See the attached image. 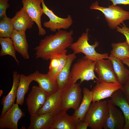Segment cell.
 I'll return each mask as SVG.
<instances>
[{
    "label": "cell",
    "mask_w": 129,
    "mask_h": 129,
    "mask_svg": "<svg viewBox=\"0 0 129 129\" xmlns=\"http://www.w3.org/2000/svg\"><path fill=\"white\" fill-rule=\"evenodd\" d=\"M73 30L68 32L58 31L54 34H50L40 40L39 44L33 49L37 59L47 61L51 58L67 55V50L73 43Z\"/></svg>",
    "instance_id": "obj_1"
},
{
    "label": "cell",
    "mask_w": 129,
    "mask_h": 129,
    "mask_svg": "<svg viewBox=\"0 0 129 129\" xmlns=\"http://www.w3.org/2000/svg\"><path fill=\"white\" fill-rule=\"evenodd\" d=\"M91 10H98L104 15L109 28L116 29L118 25L123 23L124 21L129 20V11L124 10L117 5H112L108 7L101 6L96 1L93 3L90 7Z\"/></svg>",
    "instance_id": "obj_2"
},
{
    "label": "cell",
    "mask_w": 129,
    "mask_h": 129,
    "mask_svg": "<svg viewBox=\"0 0 129 129\" xmlns=\"http://www.w3.org/2000/svg\"><path fill=\"white\" fill-rule=\"evenodd\" d=\"M108 102L101 100L91 104L84 121L92 129H102L108 112Z\"/></svg>",
    "instance_id": "obj_3"
},
{
    "label": "cell",
    "mask_w": 129,
    "mask_h": 129,
    "mask_svg": "<svg viewBox=\"0 0 129 129\" xmlns=\"http://www.w3.org/2000/svg\"><path fill=\"white\" fill-rule=\"evenodd\" d=\"M95 64V61L85 56L79 59L71 70L72 84L76 83L79 79L81 84L91 80L95 82V79H98L94 73Z\"/></svg>",
    "instance_id": "obj_4"
},
{
    "label": "cell",
    "mask_w": 129,
    "mask_h": 129,
    "mask_svg": "<svg viewBox=\"0 0 129 129\" xmlns=\"http://www.w3.org/2000/svg\"><path fill=\"white\" fill-rule=\"evenodd\" d=\"M89 31L87 29L86 32H83L77 40L72 43L69 48L74 54L82 53L88 58L95 61L100 59H108L109 56L108 53L101 54L97 53L95 50V48L99 44L98 42L96 41L92 45L89 43Z\"/></svg>",
    "instance_id": "obj_5"
},
{
    "label": "cell",
    "mask_w": 129,
    "mask_h": 129,
    "mask_svg": "<svg viewBox=\"0 0 129 129\" xmlns=\"http://www.w3.org/2000/svg\"><path fill=\"white\" fill-rule=\"evenodd\" d=\"M81 83L72 84L63 91L61 95L62 110L70 109L75 111L79 107L82 98Z\"/></svg>",
    "instance_id": "obj_6"
},
{
    "label": "cell",
    "mask_w": 129,
    "mask_h": 129,
    "mask_svg": "<svg viewBox=\"0 0 129 129\" xmlns=\"http://www.w3.org/2000/svg\"><path fill=\"white\" fill-rule=\"evenodd\" d=\"M41 4L43 13L49 19L48 21L44 22L43 25L45 27L49 28L52 32H55L57 30L68 29L71 26L73 21L70 15H69L65 18L60 17L48 7L45 4L44 0H41Z\"/></svg>",
    "instance_id": "obj_7"
},
{
    "label": "cell",
    "mask_w": 129,
    "mask_h": 129,
    "mask_svg": "<svg viewBox=\"0 0 129 129\" xmlns=\"http://www.w3.org/2000/svg\"><path fill=\"white\" fill-rule=\"evenodd\" d=\"M48 96L39 86H32L26 100L27 110L30 116L37 114L44 105Z\"/></svg>",
    "instance_id": "obj_8"
},
{
    "label": "cell",
    "mask_w": 129,
    "mask_h": 129,
    "mask_svg": "<svg viewBox=\"0 0 129 129\" xmlns=\"http://www.w3.org/2000/svg\"><path fill=\"white\" fill-rule=\"evenodd\" d=\"M22 8L27 12L32 21L36 24L40 36L45 35V30L42 27L41 17L43 14L41 7V0H22Z\"/></svg>",
    "instance_id": "obj_9"
},
{
    "label": "cell",
    "mask_w": 129,
    "mask_h": 129,
    "mask_svg": "<svg viewBox=\"0 0 129 129\" xmlns=\"http://www.w3.org/2000/svg\"><path fill=\"white\" fill-rule=\"evenodd\" d=\"M96 61L94 71L98 75L95 82H105L109 83L118 82L110 60L104 59Z\"/></svg>",
    "instance_id": "obj_10"
},
{
    "label": "cell",
    "mask_w": 129,
    "mask_h": 129,
    "mask_svg": "<svg viewBox=\"0 0 129 129\" xmlns=\"http://www.w3.org/2000/svg\"><path fill=\"white\" fill-rule=\"evenodd\" d=\"M18 104L14 103L0 118V129H18V123L25 116L24 113L19 108Z\"/></svg>",
    "instance_id": "obj_11"
},
{
    "label": "cell",
    "mask_w": 129,
    "mask_h": 129,
    "mask_svg": "<svg viewBox=\"0 0 129 129\" xmlns=\"http://www.w3.org/2000/svg\"><path fill=\"white\" fill-rule=\"evenodd\" d=\"M108 102V112L103 128L124 129L125 119L123 113L116 106Z\"/></svg>",
    "instance_id": "obj_12"
},
{
    "label": "cell",
    "mask_w": 129,
    "mask_h": 129,
    "mask_svg": "<svg viewBox=\"0 0 129 129\" xmlns=\"http://www.w3.org/2000/svg\"><path fill=\"white\" fill-rule=\"evenodd\" d=\"M96 83V85L91 90L92 102L111 97L115 91L120 89L123 86L118 82H102Z\"/></svg>",
    "instance_id": "obj_13"
},
{
    "label": "cell",
    "mask_w": 129,
    "mask_h": 129,
    "mask_svg": "<svg viewBox=\"0 0 129 129\" xmlns=\"http://www.w3.org/2000/svg\"><path fill=\"white\" fill-rule=\"evenodd\" d=\"M63 91L58 90L48 96L44 105L36 114L48 113L53 117L58 115L62 111L61 95Z\"/></svg>",
    "instance_id": "obj_14"
},
{
    "label": "cell",
    "mask_w": 129,
    "mask_h": 129,
    "mask_svg": "<svg viewBox=\"0 0 129 129\" xmlns=\"http://www.w3.org/2000/svg\"><path fill=\"white\" fill-rule=\"evenodd\" d=\"M76 58L75 54L73 53L67 55L64 66L56 77L58 90L63 91L72 84L70 68Z\"/></svg>",
    "instance_id": "obj_15"
},
{
    "label": "cell",
    "mask_w": 129,
    "mask_h": 129,
    "mask_svg": "<svg viewBox=\"0 0 129 129\" xmlns=\"http://www.w3.org/2000/svg\"><path fill=\"white\" fill-rule=\"evenodd\" d=\"M32 81L36 82L39 86L42 89L48 96L58 91L56 78L47 73L44 74L36 71L31 74Z\"/></svg>",
    "instance_id": "obj_16"
},
{
    "label": "cell",
    "mask_w": 129,
    "mask_h": 129,
    "mask_svg": "<svg viewBox=\"0 0 129 129\" xmlns=\"http://www.w3.org/2000/svg\"><path fill=\"white\" fill-rule=\"evenodd\" d=\"M66 112L62 110L53 117L51 129H76L79 119L73 115H69Z\"/></svg>",
    "instance_id": "obj_17"
},
{
    "label": "cell",
    "mask_w": 129,
    "mask_h": 129,
    "mask_svg": "<svg viewBox=\"0 0 129 129\" xmlns=\"http://www.w3.org/2000/svg\"><path fill=\"white\" fill-rule=\"evenodd\" d=\"M15 49L25 59L29 58L28 46L26 35V31H18L14 29L11 38Z\"/></svg>",
    "instance_id": "obj_18"
},
{
    "label": "cell",
    "mask_w": 129,
    "mask_h": 129,
    "mask_svg": "<svg viewBox=\"0 0 129 129\" xmlns=\"http://www.w3.org/2000/svg\"><path fill=\"white\" fill-rule=\"evenodd\" d=\"M107 102L120 108L125 119L124 129H129V104L120 89L115 91Z\"/></svg>",
    "instance_id": "obj_19"
},
{
    "label": "cell",
    "mask_w": 129,
    "mask_h": 129,
    "mask_svg": "<svg viewBox=\"0 0 129 129\" xmlns=\"http://www.w3.org/2000/svg\"><path fill=\"white\" fill-rule=\"evenodd\" d=\"M11 19L14 30L18 31H26L27 29L32 28L34 23L22 7Z\"/></svg>",
    "instance_id": "obj_20"
},
{
    "label": "cell",
    "mask_w": 129,
    "mask_h": 129,
    "mask_svg": "<svg viewBox=\"0 0 129 129\" xmlns=\"http://www.w3.org/2000/svg\"><path fill=\"white\" fill-rule=\"evenodd\" d=\"M12 76L13 83L11 89L8 94L3 97L1 102L3 108L0 118L2 117L6 111L14 103L16 97L20 74H18L16 71H14Z\"/></svg>",
    "instance_id": "obj_21"
},
{
    "label": "cell",
    "mask_w": 129,
    "mask_h": 129,
    "mask_svg": "<svg viewBox=\"0 0 129 129\" xmlns=\"http://www.w3.org/2000/svg\"><path fill=\"white\" fill-rule=\"evenodd\" d=\"M30 123L28 129H51L53 116L48 113L30 116Z\"/></svg>",
    "instance_id": "obj_22"
},
{
    "label": "cell",
    "mask_w": 129,
    "mask_h": 129,
    "mask_svg": "<svg viewBox=\"0 0 129 129\" xmlns=\"http://www.w3.org/2000/svg\"><path fill=\"white\" fill-rule=\"evenodd\" d=\"M82 92L83 96L81 103L79 107L75 111L73 114V116L81 121H84L86 114L92 102L93 98L92 91L87 88H83Z\"/></svg>",
    "instance_id": "obj_23"
},
{
    "label": "cell",
    "mask_w": 129,
    "mask_h": 129,
    "mask_svg": "<svg viewBox=\"0 0 129 129\" xmlns=\"http://www.w3.org/2000/svg\"><path fill=\"white\" fill-rule=\"evenodd\" d=\"M118 82L123 85L129 80V70L125 67L122 60L110 54L109 56Z\"/></svg>",
    "instance_id": "obj_24"
},
{
    "label": "cell",
    "mask_w": 129,
    "mask_h": 129,
    "mask_svg": "<svg viewBox=\"0 0 129 129\" xmlns=\"http://www.w3.org/2000/svg\"><path fill=\"white\" fill-rule=\"evenodd\" d=\"M32 81L31 74L28 76L20 74L16 97V103L21 105L23 104L25 95L28 91L29 85Z\"/></svg>",
    "instance_id": "obj_25"
},
{
    "label": "cell",
    "mask_w": 129,
    "mask_h": 129,
    "mask_svg": "<svg viewBox=\"0 0 129 129\" xmlns=\"http://www.w3.org/2000/svg\"><path fill=\"white\" fill-rule=\"evenodd\" d=\"M0 44L1 46L0 56H2L6 55L11 56L18 64L19 61L16 58V51L11 38L0 37Z\"/></svg>",
    "instance_id": "obj_26"
},
{
    "label": "cell",
    "mask_w": 129,
    "mask_h": 129,
    "mask_svg": "<svg viewBox=\"0 0 129 129\" xmlns=\"http://www.w3.org/2000/svg\"><path fill=\"white\" fill-rule=\"evenodd\" d=\"M111 54L121 60L129 58V46L125 41L124 42L113 43Z\"/></svg>",
    "instance_id": "obj_27"
},
{
    "label": "cell",
    "mask_w": 129,
    "mask_h": 129,
    "mask_svg": "<svg viewBox=\"0 0 129 129\" xmlns=\"http://www.w3.org/2000/svg\"><path fill=\"white\" fill-rule=\"evenodd\" d=\"M67 55L59 57L53 58L50 60V64L48 73L56 78L57 74L64 66L67 60Z\"/></svg>",
    "instance_id": "obj_28"
},
{
    "label": "cell",
    "mask_w": 129,
    "mask_h": 129,
    "mask_svg": "<svg viewBox=\"0 0 129 129\" xmlns=\"http://www.w3.org/2000/svg\"><path fill=\"white\" fill-rule=\"evenodd\" d=\"M0 19V37L11 38L14 29L11 19L6 15Z\"/></svg>",
    "instance_id": "obj_29"
},
{
    "label": "cell",
    "mask_w": 129,
    "mask_h": 129,
    "mask_svg": "<svg viewBox=\"0 0 129 129\" xmlns=\"http://www.w3.org/2000/svg\"><path fill=\"white\" fill-rule=\"evenodd\" d=\"M8 1L9 0H0V18L6 15V10L10 5V4L8 3Z\"/></svg>",
    "instance_id": "obj_30"
},
{
    "label": "cell",
    "mask_w": 129,
    "mask_h": 129,
    "mask_svg": "<svg viewBox=\"0 0 129 129\" xmlns=\"http://www.w3.org/2000/svg\"><path fill=\"white\" fill-rule=\"evenodd\" d=\"M117 32L123 34L125 37L127 42L129 46V28L124 23L123 26L120 28L118 26L116 28Z\"/></svg>",
    "instance_id": "obj_31"
},
{
    "label": "cell",
    "mask_w": 129,
    "mask_h": 129,
    "mask_svg": "<svg viewBox=\"0 0 129 129\" xmlns=\"http://www.w3.org/2000/svg\"><path fill=\"white\" fill-rule=\"evenodd\" d=\"M120 90L129 104V80L122 86Z\"/></svg>",
    "instance_id": "obj_32"
},
{
    "label": "cell",
    "mask_w": 129,
    "mask_h": 129,
    "mask_svg": "<svg viewBox=\"0 0 129 129\" xmlns=\"http://www.w3.org/2000/svg\"><path fill=\"white\" fill-rule=\"evenodd\" d=\"M111 1L113 4L117 5V4L129 5V0H107Z\"/></svg>",
    "instance_id": "obj_33"
},
{
    "label": "cell",
    "mask_w": 129,
    "mask_h": 129,
    "mask_svg": "<svg viewBox=\"0 0 129 129\" xmlns=\"http://www.w3.org/2000/svg\"><path fill=\"white\" fill-rule=\"evenodd\" d=\"M88 127V124L84 121H79L77 125L76 129H87Z\"/></svg>",
    "instance_id": "obj_34"
},
{
    "label": "cell",
    "mask_w": 129,
    "mask_h": 129,
    "mask_svg": "<svg viewBox=\"0 0 129 129\" xmlns=\"http://www.w3.org/2000/svg\"><path fill=\"white\" fill-rule=\"evenodd\" d=\"M122 61L123 63L127 65L129 68V58L123 59Z\"/></svg>",
    "instance_id": "obj_35"
},
{
    "label": "cell",
    "mask_w": 129,
    "mask_h": 129,
    "mask_svg": "<svg viewBox=\"0 0 129 129\" xmlns=\"http://www.w3.org/2000/svg\"><path fill=\"white\" fill-rule=\"evenodd\" d=\"M3 93V90H0V97H1L2 94Z\"/></svg>",
    "instance_id": "obj_36"
}]
</instances>
